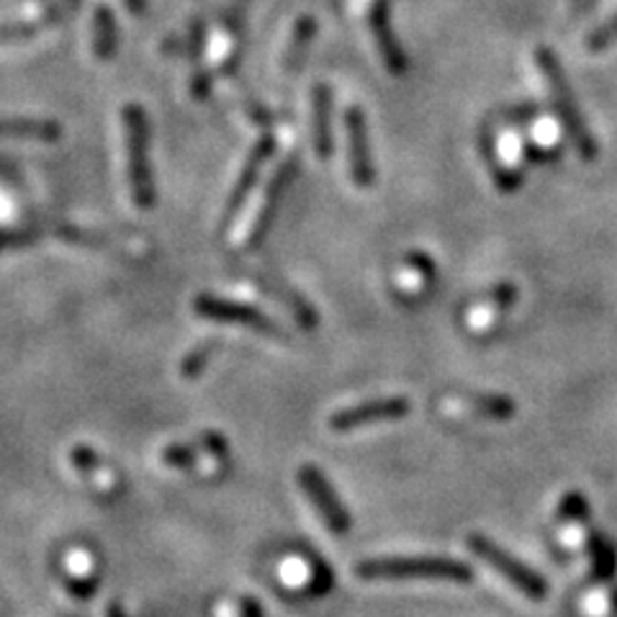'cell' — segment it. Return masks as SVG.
<instances>
[{
    "instance_id": "7a4b0ae2",
    "label": "cell",
    "mask_w": 617,
    "mask_h": 617,
    "mask_svg": "<svg viewBox=\"0 0 617 617\" xmlns=\"http://www.w3.org/2000/svg\"><path fill=\"white\" fill-rule=\"evenodd\" d=\"M535 62H538V70L543 80H546L548 93H550V104H554V111L561 121V129L569 137L573 147H577V155L584 159V163H592V159L600 157V144L594 140V134L586 127L582 108H579V100L573 96L569 78L561 68V60H558L554 49L538 47L535 49Z\"/></svg>"
},
{
    "instance_id": "603a6c76",
    "label": "cell",
    "mask_w": 617,
    "mask_h": 617,
    "mask_svg": "<svg viewBox=\"0 0 617 617\" xmlns=\"http://www.w3.org/2000/svg\"><path fill=\"white\" fill-rule=\"evenodd\" d=\"M219 347H222L219 340H206V343L195 345L193 351L188 353L183 360H180V376H183L186 381L199 379L203 370H206L209 363H212L214 355L219 353Z\"/></svg>"
},
{
    "instance_id": "d4e9b609",
    "label": "cell",
    "mask_w": 617,
    "mask_h": 617,
    "mask_svg": "<svg viewBox=\"0 0 617 617\" xmlns=\"http://www.w3.org/2000/svg\"><path fill=\"white\" fill-rule=\"evenodd\" d=\"M613 45H617V13L602 21L600 26H594L584 39V47L590 49V52H605V49Z\"/></svg>"
},
{
    "instance_id": "ba28073f",
    "label": "cell",
    "mask_w": 617,
    "mask_h": 617,
    "mask_svg": "<svg viewBox=\"0 0 617 617\" xmlns=\"http://www.w3.org/2000/svg\"><path fill=\"white\" fill-rule=\"evenodd\" d=\"M412 404L406 396H379V399H366V402L343 406L335 415L330 417V427L335 432H351L358 427L379 425V423H396L410 415Z\"/></svg>"
},
{
    "instance_id": "4316f807",
    "label": "cell",
    "mask_w": 617,
    "mask_h": 617,
    "mask_svg": "<svg viewBox=\"0 0 617 617\" xmlns=\"http://www.w3.org/2000/svg\"><path fill=\"white\" fill-rule=\"evenodd\" d=\"M70 461H72V466L78 468V474L85 476V478L100 476V466H104V463H100V459H98V453L91 446H75V448H72Z\"/></svg>"
},
{
    "instance_id": "f1b7e54d",
    "label": "cell",
    "mask_w": 617,
    "mask_h": 617,
    "mask_svg": "<svg viewBox=\"0 0 617 617\" xmlns=\"http://www.w3.org/2000/svg\"><path fill=\"white\" fill-rule=\"evenodd\" d=\"M199 442H201L203 453L214 455V459H219V461H224V463L229 461V442H227V438H224V435L209 430V432L201 435Z\"/></svg>"
},
{
    "instance_id": "6da1fadb",
    "label": "cell",
    "mask_w": 617,
    "mask_h": 617,
    "mask_svg": "<svg viewBox=\"0 0 617 617\" xmlns=\"http://www.w3.org/2000/svg\"><path fill=\"white\" fill-rule=\"evenodd\" d=\"M358 577L366 582H450L474 584L476 573L466 561L448 556H396L370 558L358 563Z\"/></svg>"
},
{
    "instance_id": "4fadbf2b",
    "label": "cell",
    "mask_w": 617,
    "mask_h": 617,
    "mask_svg": "<svg viewBox=\"0 0 617 617\" xmlns=\"http://www.w3.org/2000/svg\"><path fill=\"white\" fill-rule=\"evenodd\" d=\"M78 5L80 0H57L45 13L0 26V45H24V41H32L36 36L49 34L52 28L62 26L78 11Z\"/></svg>"
},
{
    "instance_id": "83f0119b",
    "label": "cell",
    "mask_w": 617,
    "mask_h": 617,
    "mask_svg": "<svg viewBox=\"0 0 617 617\" xmlns=\"http://www.w3.org/2000/svg\"><path fill=\"white\" fill-rule=\"evenodd\" d=\"M332 586H335V573H332L330 566L315 558V573H311V582L304 592L311 594V597H322V594L330 592Z\"/></svg>"
},
{
    "instance_id": "7c38bea8",
    "label": "cell",
    "mask_w": 617,
    "mask_h": 617,
    "mask_svg": "<svg viewBox=\"0 0 617 617\" xmlns=\"http://www.w3.org/2000/svg\"><path fill=\"white\" fill-rule=\"evenodd\" d=\"M518 299L520 292L514 283H497V286H491L489 292L471 304V309L466 311V330L471 335H482V332L491 335L497 330L499 319L507 315L512 304H518Z\"/></svg>"
},
{
    "instance_id": "2e32d148",
    "label": "cell",
    "mask_w": 617,
    "mask_h": 617,
    "mask_svg": "<svg viewBox=\"0 0 617 617\" xmlns=\"http://www.w3.org/2000/svg\"><path fill=\"white\" fill-rule=\"evenodd\" d=\"M64 129L55 119H32V116H0V140L57 142Z\"/></svg>"
},
{
    "instance_id": "8992f818",
    "label": "cell",
    "mask_w": 617,
    "mask_h": 617,
    "mask_svg": "<svg viewBox=\"0 0 617 617\" xmlns=\"http://www.w3.org/2000/svg\"><path fill=\"white\" fill-rule=\"evenodd\" d=\"M296 168H299V157L296 155L286 157L278 168H275L271 180H268L265 191L263 195H260L258 209L252 212L250 222H247V227H245V237H242L245 250H256V247L265 239L268 232H271L275 214H278L281 199H283V193H286V188L292 186Z\"/></svg>"
},
{
    "instance_id": "5bb4252c",
    "label": "cell",
    "mask_w": 617,
    "mask_h": 617,
    "mask_svg": "<svg viewBox=\"0 0 617 617\" xmlns=\"http://www.w3.org/2000/svg\"><path fill=\"white\" fill-rule=\"evenodd\" d=\"M252 9V0H229L227 9H224L219 19V32L224 36L219 52H216V72H232L237 68L239 52H237V41L239 34H242V26L247 21V13Z\"/></svg>"
},
{
    "instance_id": "5b68a950",
    "label": "cell",
    "mask_w": 617,
    "mask_h": 617,
    "mask_svg": "<svg viewBox=\"0 0 617 617\" xmlns=\"http://www.w3.org/2000/svg\"><path fill=\"white\" fill-rule=\"evenodd\" d=\"M195 315L203 319H212V322H222V324H239L247 327V330L258 332L263 337H275V340H286V332L283 327L260 311L258 307L245 301H235V299H222V296L214 294H201L199 299L193 301Z\"/></svg>"
},
{
    "instance_id": "8fae6325",
    "label": "cell",
    "mask_w": 617,
    "mask_h": 617,
    "mask_svg": "<svg viewBox=\"0 0 617 617\" xmlns=\"http://www.w3.org/2000/svg\"><path fill=\"white\" fill-rule=\"evenodd\" d=\"M275 152V137L265 134L260 137L256 147L250 150V155H247L242 170H239V176L235 180V188H232L229 199H227V206H224V216H222V229H227L232 222L237 219V214L242 212V206L250 199L252 191H256L258 180H260V173L268 165V159L273 157Z\"/></svg>"
},
{
    "instance_id": "7402d4cb",
    "label": "cell",
    "mask_w": 617,
    "mask_h": 617,
    "mask_svg": "<svg viewBox=\"0 0 617 617\" xmlns=\"http://www.w3.org/2000/svg\"><path fill=\"white\" fill-rule=\"evenodd\" d=\"M590 556H592V577L597 582H609L617 571V556L615 548L609 546L602 533H590Z\"/></svg>"
},
{
    "instance_id": "3957f363",
    "label": "cell",
    "mask_w": 617,
    "mask_h": 617,
    "mask_svg": "<svg viewBox=\"0 0 617 617\" xmlns=\"http://www.w3.org/2000/svg\"><path fill=\"white\" fill-rule=\"evenodd\" d=\"M123 142H127V180L129 193L137 209L150 212L155 206V176H152L150 159V119L140 104L121 108Z\"/></svg>"
},
{
    "instance_id": "9c48e42d",
    "label": "cell",
    "mask_w": 617,
    "mask_h": 617,
    "mask_svg": "<svg viewBox=\"0 0 617 617\" xmlns=\"http://www.w3.org/2000/svg\"><path fill=\"white\" fill-rule=\"evenodd\" d=\"M345 140H347V173L355 188L366 191L376 183V163L373 150H370L368 121L366 114L358 106H351L345 111Z\"/></svg>"
},
{
    "instance_id": "9a60e30c",
    "label": "cell",
    "mask_w": 617,
    "mask_h": 617,
    "mask_svg": "<svg viewBox=\"0 0 617 617\" xmlns=\"http://www.w3.org/2000/svg\"><path fill=\"white\" fill-rule=\"evenodd\" d=\"M311 147L319 159H330L335 152V134H332V88L317 83L311 88Z\"/></svg>"
},
{
    "instance_id": "d6986e66",
    "label": "cell",
    "mask_w": 617,
    "mask_h": 617,
    "mask_svg": "<svg viewBox=\"0 0 617 617\" xmlns=\"http://www.w3.org/2000/svg\"><path fill=\"white\" fill-rule=\"evenodd\" d=\"M317 36V21L311 16H301L294 24V32L288 36V45L281 55V70L283 72H296L304 64V57H307L311 41Z\"/></svg>"
},
{
    "instance_id": "1f68e13d",
    "label": "cell",
    "mask_w": 617,
    "mask_h": 617,
    "mask_svg": "<svg viewBox=\"0 0 617 617\" xmlns=\"http://www.w3.org/2000/svg\"><path fill=\"white\" fill-rule=\"evenodd\" d=\"M123 5H127L129 13H134V16H140L147 9V0H123Z\"/></svg>"
},
{
    "instance_id": "836d02e7",
    "label": "cell",
    "mask_w": 617,
    "mask_h": 617,
    "mask_svg": "<svg viewBox=\"0 0 617 617\" xmlns=\"http://www.w3.org/2000/svg\"><path fill=\"white\" fill-rule=\"evenodd\" d=\"M613 609H617V586L613 590Z\"/></svg>"
},
{
    "instance_id": "44dd1931",
    "label": "cell",
    "mask_w": 617,
    "mask_h": 617,
    "mask_svg": "<svg viewBox=\"0 0 617 617\" xmlns=\"http://www.w3.org/2000/svg\"><path fill=\"white\" fill-rule=\"evenodd\" d=\"M119 49V32H116L114 11L108 5H100L93 16V55L100 62H108Z\"/></svg>"
},
{
    "instance_id": "d6a6232c",
    "label": "cell",
    "mask_w": 617,
    "mask_h": 617,
    "mask_svg": "<svg viewBox=\"0 0 617 617\" xmlns=\"http://www.w3.org/2000/svg\"><path fill=\"white\" fill-rule=\"evenodd\" d=\"M108 617H127V613L114 602V605H108Z\"/></svg>"
},
{
    "instance_id": "ffe728a7",
    "label": "cell",
    "mask_w": 617,
    "mask_h": 617,
    "mask_svg": "<svg viewBox=\"0 0 617 617\" xmlns=\"http://www.w3.org/2000/svg\"><path fill=\"white\" fill-rule=\"evenodd\" d=\"M463 402L474 415L494 419V423H507V419L518 415V404L505 394H484V391H478V394H463Z\"/></svg>"
},
{
    "instance_id": "484cf974",
    "label": "cell",
    "mask_w": 617,
    "mask_h": 617,
    "mask_svg": "<svg viewBox=\"0 0 617 617\" xmlns=\"http://www.w3.org/2000/svg\"><path fill=\"white\" fill-rule=\"evenodd\" d=\"M558 518L566 522H586L590 520V502L582 491H569L558 505Z\"/></svg>"
},
{
    "instance_id": "cb8c5ba5",
    "label": "cell",
    "mask_w": 617,
    "mask_h": 617,
    "mask_svg": "<svg viewBox=\"0 0 617 617\" xmlns=\"http://www.w3.org/2000/svg\"><path fill=\"white\" fill-rule=\"evenodd\" d=\"M203 455L201 442H193V446H186V442H173V446L163 448V463H168L170 468L178 471H191L195 468V463Z\"/></svg>"
},
{
    "instance_id": "30bf717a",
    "label": "cell",
    "mask_w": 617,
    "mask_h": 617,
    "mask_svg": "<svg viewBox=\"0 0 617 617\" xmlns=\"http://www.w3.org/2000/svg\"><path fill=\"white\" fill-rule=\"evenodd\" d=\"M366 26L383 68H387L391 75H404L410 64H406V55L402 45H399L394 26H391V0H368Z\"/></svg>"
},
{
    "instance_id": "ac0fdd59",
    "label": "cell",
    "mask_w": 617,
    "mask_h": 617,
    "mask_svg": "<svg viewBox=\"0 0 617 617\" xmlns=\"http://www.w3.org/2000/svg\"><path fill=\"white\" fill-rule=\"evenodd\" d=\"M435 283V260L430 256H425V252H410V256L404 258V263L399 265V278H396V294L406 292L410 294L412 301V292H419V294H427L430 292V286Z\"/></svg>"
},
{
    "instance_id": "52a82bcc",
    "label": "cell",
    "mask_w": 617,
    "mask_h": 617,
    "mask_svg": "<svg viewBox=\"0 0 617 617\" xmlns=\"http://www.w3.org/2000/svg\"><path fill=\"white\" fill-rule=\"evenodd\" d=\"M299 484H301L304 494L309 497V502L315 505L319 518H322V522L332 530V533L335 535L351 533V527H353L351 512H347L343 499L337 497L335 486L330 484V478H327L322 471L307 463V466L299 468Z\"/></svg>"
},
{
    "instance_id": "e0dca14e",
    "label": "cell",
    "mask_w": 617,
    "mask_h": 617,
    "mask_svg": "<svg viewBox=\"0 0 617 617\" xmlns=\"http://www.w3.org/2000/svg\"><path fill=\"white\" fill-rule=\"evenodd\" d=\"M256 286L265 296H273L275 301L283 304V307L292 311L294 319L301 327H307V330H311V327H317V311H315V307H311V304L304 299L301 294H296L292 286H286V283L278 281V278H273V275H260V278H256Z\"/></svg>"
},
{
    "instance_id": "4dcf8cb0",
    "label": "cell",
    "mask_w": 617,
    "mask_h": 617,
    "mask_svg": "<svg viewBox=\"0 0 617 617\" xmlns=\"http://www.w3.org/2000/svg\"><path fill=\"white\" fill-rule=\"evenodd\" d=\"M569 5H571V16H584V13H590L592 11V5H594V0H569Z\"/></svg>"
},
{
    "instance_id": "f546056e",
    "label": "cell",
    "mask_w": 617,
    "mask_h": 617,
    "mask_svg": "<svg viewBox=\"0 0 617 617\" xmlns=\"http://www.w3.org/2000/svg\"><path fill=\"white\" fill-rule=\"evenodd\" d=\"M239 617H265V613H263V607H260L258 600L245 597L242 602H239Z\"/></svg>"
},
{
    "instance_id": "277c9868",
    "label": "cell",
    "mask_w": 617,
    "mask_h": 617,
    "mask_svg": "<svg viewBox=\"0 0 617 617\" xmlns=\"http://www.w3.org/2000/svg\"><path fill=\"white\" fill-rule=\"evenodd\" d=\"M468 548L471 554L482 558L484 563H489L491 569H497L507 582L518 586V590L525 594L530 600H546L548 594V582L541 571L530 569L525 561H520L518 556H512L510 550H505L502 546L486 538L482 533H471L468 535Z\"/></svg>"
}]
</instances>
